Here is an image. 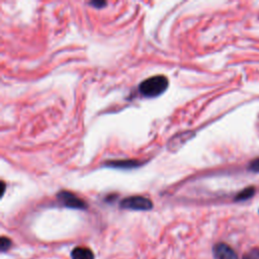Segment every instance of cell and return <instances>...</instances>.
I'll return each mask as SVG.
<instances>
[{
	"label": "cell",
	"mask_w": 259,
	"mask_h": 259,
	"mask_svg": "<svg viewBox=\"0 0 259 259\" xmlns=\"http://www.w3.org/2000/svg\"><path fill=\"white\" fill-rule=\"evenodd\" d=\"M168 87V79L163 75H157L144 80L139 91L145 97H156L162 94Z\"/></svg>",
	"instance_id": "cell-1"
},
{
	"label": "cell",
	"mask_w": 259,
	"mask_h": 259,
	"mask_svg": "<svg viewBox=\"0 0 259 259\" xmlns=\"http://www.w3.org/2000/svg\"><path fill=\"white\" fill-rule=\"evenodd\" d=\"M120 207L133 210H149L153 207V203L148 197L134 195L122 199L120 202Z\"/></svg>",
	"instance_id": "cell-2"
},
{
	"label": "cell",
	"mask_w": 259,
	"mask_h": 259,
	"mask_svg": "<svg viewBox=\"0 0 259 259\" xmlns=\"http://www.w3.org/2000/svg\"><path fill=\"white\" fill-rule=\"evenodd\" d=\"M57 197H58L59 201L67 207L77 208V209H85L87 207V204L83 199H81L75 193L67 191V190L59 192Z\"/></svg>",
	"instance_id": "cell-3"
},
{
	"label": "cell",
	"mask_w": 259,
	"mask_h": 259,
	"mask_svg": "<svg viewBox=\"0 0 259 259\" xmlns=\"http://www.w3.org/2000/svg\"><path fill=\"white\" fill-rule=\"evenodd\" d=\"M214 259H238L236 252L225 243H218L212 249Z\"/></svg>",
	"instance_id": "cell-4"
},
{
	"label": "cell",
	"mask_w": 259,
	"mask_h": 259,
	"mask_svg": "<svg viewBox=\"0 0 259 259\" xmlns=\"http://www.w3.org/2000/svg\"><path fill=\"white\" fill-rule=\"evenodd\" d=\"M193 135L192 132L188 131V132H182L176 136H174L168 143V149L170 151H176L178 150L180 147H182V145H184L189 139L190 137Z\"/></svg>",
	"instance_id": "cell-5"
},
{
	"label": "cell",
	"mask_w": 259,
	"mask_h": 259,
	"mask_svg": "<svg viewBox=\"0 0 259 259\" xmlns=\"http://www.w3.org/2000/svg\"><path fill=\"white\" fill-rule=\"evenodd\" d=\"M72 259H94V253L87 247H76L71 252Z\"/></svg>",
	"instance_id": "cell-6"
},
{
	"label": "cell",
	"mask_w": 259,
	"mask_h": 259,
	"mask_svg": "<svg viewBox=\"0 0 259 259\" xmlns=\"http://www.w3.org/2000/svg\"><path fill=\"white\" fill-rule=\"evenodd\" d=\"M139 162L135 160H118V161H109L106 163V166L115 167V168H135L139 166Z\"/></svg>",
	"instance_id": "cell-7"
},
{
	"label": "cell",
	"mask_w": 259,
	"mask_h": 259,
	"mask_svg": "<svg viewBox=\"0 0 259 259\" xmlns=\"http://www.w3.org/2000/svg\"><path fill=\"white\" fill-rule=\"evenodd\" d=\"M254 187H247L238 193V195L236 196V200H245L247 198H250L254 194Z\"/></svg>",
	"instance_id": "cell-8"
},
{
	"label": "cell",
	"mask_w": 259,
	"mask_h": 259,
	"mask_svg": "<svg viewBox=\"0 0 259 259\" xmlns=\"http://www.w3.org/2000/svg\"><path fill=\"white\" fill-rule=\"evenodd\" d=\"M11 247V240L7 237L2 236L0 239V250L2 253L6 252L9 250V248Z\"/></svg>",
	"instance_id": "cell-9"
},
{
	"label": "cell",
	"mask_w": 259,
	"mask_h": 259,
	"mask_svg": "<svg viewBox=\"0 0 259 259\" xmlns=\"http://www.w3.org/2000/svg\"><path fill=\"white\" fill-rule=\"evenodd\" d=\"M244 259H259V249L258 248L252 249L244 256Z\"/></svg>",
	"instance_id": "cell-10"
},
{
	"label": "cell",
	"mask_w": 259,
	"mask_h": 259,
	"mask_svg": "<svg viewBox=\"0 0 259 259\" xmlns=\"http://www.w3.org/2000/svg\"><path fill=\"white\" fill-rule=\"evenodd\" d=\"M250 170L253 172H259V158L253 160L249 166Z\"/></svg>",
	"instance_id": "cell-11"
},
{
	"label": "cell",
	"mask_w": 259,
	"mask_h": 259,
	"mask_svg": "<svg viewBox=\"0 0 259 259\" xmlns=\"http://www.w3.org/2000/svg\"><path fill=\"white\" fill-rule=\"evenodd\" d=\"M90 4L93 5L96 8H101L102 6L106 5V2H104V1H91Z\"/></svg>",
	"instance_id": "cell-12"
}]
</instances>
